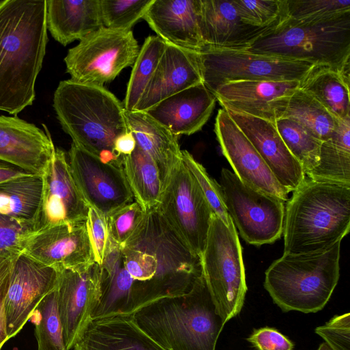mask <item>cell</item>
Segmentation results:
<instances>
[{
	"mask_svg": "<svg viewBox=\"0 0 350 350\" xmlns=\"http://www.w3.org/2000/svg\"><path fill=\"white\" fill-rule=\"evenodd\" d=\"M20 254L11 252L0 253V350L9 340L6 332L5 300L12 271Z\"/></svg>",
	"mask_w": 350,
	"mask_h": 350,
	"instance_id": "obj_46",
	"label": "cell"
},
{
	"mask_svg": "<svg viewBox=\"0 0 350 350\" xmlns=\"http://www.w3.org/2000/svg\"><path fill=\"white\" fill-rule=\"evenodd\" d=\"M121 168L135 202L142 210L147 212L157 207L162 183L153 159L136 145L130 155L122 157Z\"/></svg>",
	"mask_w": 350,
	"mask_h": 350,
	"instance_id": "obj_30",
	"label": "cell"
},
{
	"mask_svg": "<svg viewBox=\"0 0 350 350\" xmlns=\"http://www.w3.org/2000/svg\"><path fill=\"white\" fill-rule=\"evenodd\" d=\"M140 48L133 31L104 27L88 34L70 49L64 58L70 80L103 86L123 69L134 64Z\"/></svg>",
	"mask_w": 350,
	"mask_h": 350,
	"instance_id": "obj_10",
	"label": "cell"
},
{
	"mask_svg": "<svg viewBox=\"0 0 350 350\" xmlns=\"http://www.w3.org/2000/svg\"><path fill=\"white\" fill-rule=\"evenodd\" d=\"M121 249L124 267L133 279L124 314L133 315L159 299L184 295L202 273L200 257L178 237L156 207L145 213Z\"/></svg>",
	"mask_w": 350,
	"mask_h": 350,
	"instance_id": "obj_1",
	"label": "cell"
},
{
	"mask_svg": "<svg viewBox=\"0 0 350 350\" xmlns=\"http://www.w3.org/2000/svg\"><path fill=\"white\" fill-rule=\"evenodd\" d=\"M72 350H168L136 324L133 315L118 314L92 320Z\"/></svg>",
	"mask_w": 350,
	"mask_h": 350,
	"instance_id": "obj_26",
	"label": "cell"
},
{
	"mask_svg": "<svg viewBox=\"0 0 350 350\" xmlns=\"http://www.w3.org/2000/svg\"><path fill=\"white\" fill-rule=\"evenodd\" d=\"M46 28L63 46L82 38L103 27L99 0H49Z\"/></svg>",
	"mask_w": 350,
	"mask_h": 350,
	"instance_id": "obj_28",
	"label": "cell"
},
{
	"mask_svg": "<svg viewBox=\"0 0 350 350\" xmlns=\"http://www.w3.org/2000/svg\"><path fill=\"white\" fill-rule=\"evenodd\" d=\"M57 307L66 350H71L92 321L101 297V268L96 262L81 269L59 272Z\"/></svg>",
	"mask_w": 350,
	"mask_h": 350,
	"instance_id": "obj_14",
	"label": "cell"
},
{
	"mask_svg": "<svg viewBox=\"0 0 350 350\" xmlns=\"http://www.w3.org/2000/svg\"><path fill=\"white\" fill-rule=\"evenodd\" d=\"M46 2L0 1V110L16 115L35 99L48 42Z\"/></svg>",
	"mask_w": 350,
	"mask_h": 350,
	"instance_id": "obj_2",
	"label": "cell"
},
{
	"mask_svg": "<svg viewBox=\"0 0 350 350\" xmlns=\"http://www.w3.org/2000/svg\"><path fill=\"white\" fill-rule=\"evenodd\" d=\"M256 350H293L294 343L275 328L254 329L247 338Z\"/></svg>",
	"mask_w": 350,
	"mask_h": 350,
	"instance_id": "obj_47",
	"label": "cell"
},
{
	"mask_svg": "<svg viewBox=\"0 0 350 350\" xmlns=\"http://www.w3.org/2000/svg\"><path fill=\"white\" fill-rule=\"evenodd\" d=\"M17 116L0 115V159L42 176L55 150L50 133Z\"/></svg>",
	"mask_w": 350,
	"mask_h": 350,
	"instance_id": "obj_21",
	"label": "cell"
},
{
	"mask_svg": "<svg viewBox=\"0 0 350 350\" xmlns=\"http://www.w3.org/2000/svg\"><path fill=\"white\" fill-rule=\"evenodd\" d=\"M284 208V254L319 252L350 229V185L306 176Z\"/></svg>",
	"mask_w": 350,
	"mask_h": 350,
	"instance_id": "obj_3",
	"label": "cell"
},
{
	"mask_svg": "<svg viewBox=\"0 0 350 350\" xmlns=\"http://www.w3.org/2000/svg\"><path fill=\"white\" fill-rule=\"evenodd\" d=\"M215 133L223 155L245 184L285 202L288 192L278 182L257 150L223 108L217 114Z\"/></svg>",
	"mask_w": 350,
	"mask_h": 350,
	"instance_id": "obj_16",
	"label": "cell"
},
{
	"mask_svg": "<svg viewBox=\"0 0 350 350\" xmlns=\"http://www.w3.org/2000/svg\"><path fill=\"white\" fill-rule=\"evenodd\" d=\"M42 190V176L33 174L0 184V215L33 226Z\"/></svg>",
	"mask_w": 350,
	"mask_h": 350,
	"instance_id": "obj_32",
	"label": "cell"
},
{
	"mask_svg": "<svg viewBox=\"0 0 350 350\" xmlns=\"http://www.w3.org/2000/svg\"><path fill=\"white\" fill-rule=\"evenodd\" d=\"M340 241L316 252L283 255L265 271L264 287L284 312L321 310L340 276Z\"/></svg>",
	"mask_w": 350,
	"mask_h": 350,
	"instance_id": "obj_7",
	"label": "cell"
},
{
	"mask_svg": "<svg viewBox=\"0 0 350 350\" xmlns=\"http://www.w3.org/2000/svg\"><path fill=\"white\" fill-rule=\"evenodd\" d=\"M306 176L350 185V144L332 137L323 142L318 165Z\"/></svg>",
	"mask_w": 350,
	"mask_h": 350,
	"instance_id": "obj_37",
	"label": "cell"
},
{
	"mask_svg": "<svg viewBox=\"0 0 350 350\" xmlns=\"http://www.w3.org/2000/svg\"><path fill=\"white\" fill-rule=\"evenodd\" d=\"M101 268V297L92 320L124 314L129 306L133 279L123 265L122 249L110 238Z\"/></svg>",
	"mask_w": 350,
	"mask_h": 350,
	"instance_id": "obj_29",
	"label": "cell"
},
{
	"mask_svg": "<svg viewBox=\"0 0 350 350\" xmlns=\"http://www.w3.org/2000/svg\"><path fill=\"white\" fill-rule=\"evenodd\" d=\"M202 82L198 53L166 43L135 111H146L163 99Z\"/></svg>",
	"mask_w": 350,
	"mask_h": 350,
	"instance_id": "obj_22",
	"label": "cell"
},
{
	"mask_svg": "<svg viewBox=\"0 0 350 350\" xmlns=\"http://www.w3.org/2000/svg\"><path fill=\"white\" fill-rule=\"evenodd\" d=\"M200 17V0H154L143 19L165 42L198 53Z\"/></svg>",
	"mask_w": 350,
	"mask_h": 350,
	"instance_id": "obj_23",
	"label": "cell"
},
{
	"mask_svg": "<svg viewBox=\"0 0 350 350\" xmlns=\"http://www.w3.org/2000/svg\"><path fill=\"white\" fill-rule=\"evenodd\" d=\"M57 118L72 144L105 163L121 167L114 150L118 137L129 131L124 107L103 86L59 82L53 96Z\"/></svg>",
	"mask_w": 350,
	"mask_h": 350,
	"instance_id": "obj_4",
	"label": "cell"
},
{
	"mask_svg": "<svg viewBox=\"0 0 350 350\" xmlns=\"http://www.w3.org/2000/svg\"><path fill=\"white\" fill-rule=\"evenodd\" d=\"M30 174H33L14 164L0 159V184Z\"/></svg>",
	"mask_w": 350,
	"mask_h": 350,
	"instance_id": "obj_49",
	"label": "cell"
},
{
	"mask_svg": "<svg viewBox=\"0 0 350 350\" xmlns=\"http://www.w3.org/2000/svg\"><path fill=\"white\" fill-rule=\"evenodd\" d=\"M182 159L196 179L213 213L226 225L231 220L224 203L222 188L211 178L202 165L187 150H182Z\"/></svg>",
	"mask_w": 350,
	"mask_h": 350,
	"instance_id": "obj_41",
	"label": "cell"
},
{
	"mask_svg": "<svg viewBox=\"0 0 350 350\" xmlns=\"http://www.w3.org/2000/svg\"><path fill=\"white\" fill-rule=\"evenodd\" d=\"M23 253L59 272L81 269L94 262L86 221L36 232L27 241Z\"/></svg>",
	"mask_w": 350,
	"mask_h": 350,
	"instance_id": "obj_18",
	"label": "cell"
},
{
	"mask_svg": "<svg viewBox=\"0 0 350 350\" xmlns=\"http://www.w3.org/2000/svg\"><path fill=\"white\" fill-rule=\"evenodd\" d=\"M145 213L133 201L106 215L110 238L122 247L133 234Z\"/></svg>",
	"mask_w": 350,
	"mask_h": 350,
	"instance_id": "obj_42",
	"label": "cell"
},
{
	"mask_svg": "<svg viewBox=\"0 0 350 350\" xmlns=\"http://www.w3.org/2000/svg\"><path fill=\"white\" fill-rule=\"evenodd\" d=\"M282 118L296 122L322 142L329 138L338 120L300 88L291 96Z\"/></svg>",
	"mask_w": 350,
	"mask_h": 350,
	"instance_id": "obj_33",
	"label": "cell"
},
{
	"mask_svg": "<svg viewBox=\"0 0 350 350\" xmlns=\"http://www.w3.org/2000/svg\"><path fill=\"white\" fill-rule=\"evenodd\" d=\"M42 179L41 201L33 224L36 232L87 220L90 206L73 179L64 150L55 148Z\"/></svg>",
	"mask_w": 350,
	"mask_h": 350,
	"instance_id": "obj_13",
	"label": "cell"
},
{
	"mask_svg": "<svg viewBox=\"0 0 350 350\" xmlns=\"http://www.w3.org/2000/svg\"><path fill=\"white\" fill-rule=\"evenodd\" d=\"M154 0H99L103 26L116 31H131L143 18Z\"/></svg>",
	"mask_w": 350,
	"mask_h": 350,
	"instance_id": "obj_38",
	"label": "cell"
},
{
	"mask_svg": "<svg viewBox=\"0 0 350 350\" xmlns=\"http://www.w3.org/2000/svg\"><path fill=\"white\" fill-rule=\"evenodd\" d=\"M350 12V0H286L287 17L295 21H317Z\"/></svg>",
	"mask_w": 350,
	"mask_h": 350,
	"instance_id": "obj_40",
	"label": "cell"
},
{
	"mask_svg": "<svg viewBox=\"0 0 350 350\" xmlns=\"http://www.w3.org/2000/svg\"><path fill=\"white\" fill-rule=\"evenodd\" d=\"M198 55L203 83L212 93L219 86L235 81L301 82L318 66L308 62L256 53L246 49L206 47Z\"/></svg>",
	"mask_w": 350,
	"mask_h": 350,
	"instance_id": "obj_9",
	"label": "cell"
},
{
	"mask_svg": "<svg viewBox=\"0 0 350 350\" xmlns=\"http://www.w3.org/2000/svg\"><path fill=\"white\" fill-rule=\"evenodd\" d=\"M267 29L243 23L233 0H200L203 49H247Z\"/></svg>",
	"mask_w": 350,
	"mask_h": 350,
	"instance_id": "obj_25",
	"label": "cell"
},
{
	"mask_svg": "<svg viewBox=\"0 0 350 350\" xmlns=\"http://www.w3.org/2000/svg\"><path fill=\"white\" fill-rule=\"evenodd\" d=\"M297 81H241L219 86L213 94L224 109L240 111L271 122L282 118Z\"/></svg>",
	"mask_w": 350,
	"mask_h": 350,
	"instance_id": "obj_19",
	"label": "cell"
},
{
	"mask_svg": "<svg viewBox=\"0 0 350 350\" xmlns=\"http://www.w3.org/2000/svg\"><path fill=\"white\" fill-rule=\"evenodd\" d=\"M332 350H350V314L336 315L315 329Z\"/></svg>",
	"mask_w": 350,
	"mask_h": 350,
	"instance_id": "obj_44",
	"label": "cell"
},
{
	"mask_svg": "<svg viewBox=\"0 0 350 350\" xmlns=\"http://www.w3.org/2000/svg\"><path fill=\"white\" fill-rule=\"evenodd\" d=\"M68 157L73 179L90 206L107 215L133 202V193L120 166L103 163L74 144Z\"/></svg>",
	"mask_w": 350,
	"mask_h": 350,
	"instance_id": "obj_15",
	"label": "cell"
},
{
	"mask_svg": "<svg viewBox=\"0 0 350 350\" xmlns=\"http://www.w3.org/2000/svg\"><path fill=\"white\" fill-rule=\"evenodd\" d=\"M133 133L129 131L117 137L114 142V150L119 157L130 155L136 147Z\"/></svg>",
	"mask_w": 350,
	"mask_h": 350,
	"instance_id": "obj_48",
	"label": "cell"
},
{
	"mask_svg": "<svg viewBox=\"0 0 350 350\" xmlns=\"http://www.w3.org/2000/svg\"><path fill=\"white\" fill-rule=\"evenodd\" d=\"M275 124L285 145L301 163L306 175L318 165L322 142L289 118H280Z\"/></svg>",
	"mask_w": 350,
	"mask_h": 350,
	"instance_id": "obj_36",
	"label": "cell"
},
{
	"mask_svg": "<svg viewBox=\"0 0 350 350\" xmlns=\"http://www.w3.org/2000/svg\"><path fill=\"white\" fill-rule=\"evenodd\" d=\"M219 184L227 212L245 241L260 246L280 239L284 202L245 184L226 168L221 171Z\"/></svg>",
	"mask_w": 350,
	"mask_h": 350,
	"instance_id": "obj_12",
	"label": "cell"
},
{
	"mask_svg": "<svg viewBox=\"0 0 350 350\" xmlns=\"http://www.w3.org/2000/svg\"><path fill=\"white\" fill-rule=\"evenodd\" d=\"M156 208L178 237L200 258L213 212L183 159L163 185Z\"/></svg>",
	"mask_w": 350,
	"mask_h": 350,
	"instance_id": "obj_11",
	"label": "cell"
},
{
	"mask_svg": "<svg viewBox=\"0 0 350 350\" xmlns=\"http://www.w3.org/2000/svg\"><path fill=\"white\" fill-rule=\"evenodd\" d=\"M124 116L129 131L133 133L137 146L156 163L163 188L172 171L182 159L178 136L146 111L124 109Z\"/></svg>",
	"mask_w": 350,
	"mask_h": 350,
	"instance_id": "obj_27",
	"label": "cell"
},
{
	"mask_svg": "<svg viewBox=\"0 0 350 350\" xmlns=\"http://www.w3.org/2000/svg\"><path fill=\"white\" fill-rule=\"evenodd\" d=\"M299 88L336 118L350 116L349 81L340 72L318 66L301 82Z\"/></svg>",
	"mask_w": 350,
	"mask_h": 350,
	"instance_id": "obj_31",
	"label": "cell"
},
{
	"mask_svg": "<svg viewBox=\"0 0 350 350\" xmlns=\"http://www.w3.org/2000/svg\"><path fill=\"white\" fill-rule=\"evenodd\" d=\"M224 109L257 150L280 185L289 193L295 191L305 180L306 175L301 163L285 145L275 124L240 111Z\"/></svg>",
	"mask_w": 350,
	"mask_h": 350,
	"instance_id": "obj_20",
	"label": "cell"
},
{
	"mask_svg": "<svg viewBox=\"0 0 350 350\" xmlns=\"http://www.w3.org/2000/svg\"><path fill=\"white\" fill-rule=\"evenodd\" d=\"M216 101L202 82L163 99L146 112L174 135H190L206 123Z\"/></svg>",
	"mask_w": 350,
	"mask_h": 350,
	"instance_id": "obj_24",
	"label": "cell"
},
{
	"mask_svg": "<svg viewBox=\"0 0 350 350\" xmlns=\"http://www.w3.org/2000/svg\"><path fill=\"white\" fill-rule=\"evenodd\" d=\"M29 320L35 326L38 350H66L57 307V288L41 300Z\"/></svg>",
	"mask_w": 350,
	"mask_h": 350,
	"instance_id": "obj_35",
	"label": "cell"
},
{
	"mask_svg": "<svg viewBox=\"0 0 350 350\" xmlns=\"http://www.w3.org/2000/svg\"><path fill=\"white\" fill-rule=\"evenodd\" d=\"M35 232L32 224L0 215V253H22L27 241Z\"/></svg>",
	"mask_w": 350,
	"mask_h": 350,
	"instance_id": "obj_43",
	"label": "cell"
},
{
	"mask_svg": "<svg viewBox=\"0 0 350 350\" xmlns=\"http://www.w3.org/2000/svg\"><path fill=\"white\" fill-rule=\"evenodd\" d=\"M200 261L216 312L226 323L242 310L247 289L241 245L232 219L226 226L212 215Z\"/></svg>",
	"mask_w": 350,
	"mask_h": 350,
	"instance_id": "obj_8",
	"label": "cell"
},
{
	"mask_svg": "<svg viewBox=\"0 0 350 350\" xmlns=\"http://www.w3.org/2000/svg\"><path fill=\"white\" fill-rule=\"evenodd\" d=\"M133 317L144 332L168 350H215L225 325L202 273L184 295L152 301Z\"/></svg>",
	"mask_w": 350,
	"mask_h": 350,
	"instance_id": "obj_5",
	"label": "cell"
},
{
	"mask_svg": "<svg viewBox=\"0 0 350 350\" xmlns=\"http://www.w3.org/2000/svg\"><path fill=\"white\" fill-rule=\"evenodd\" d=\"M86 223L93 247L94 262L101 265L110 243L106 215L90 206Z\"/></svg>",
	"mask_w": 350,
	"mask_h": 350,
	"instance_id": "obj_45",
	"label": "cell"
},
{
	"mask_svg": "<svg viewBox=\"0 0 350 350\" xmlns=\"http://www.w3.org/2000/svg\"><path fill=\"white\" fill-rule=\"evenodd\" d=\"M165 45L166 42L157 36H149L146 38L133 65L123 103L125 110H135Z\"/></svg>",
	"mask_w": 350,
	"mask_h": 350,
	"instance_id": "obj_34",
	"label": "cell"
},
{
	"mask_svg": "<svg viewBox=\"0 0 350 350\" xmlns=\"http://www.w3.org/2000/svg\"><path fill=\"white\" fill-rule=\"evenodd\" d=\"M59 271L24 253L13 267L5 300L6 332L8 339L17 334L41 300L55 289Z\"/></svg>",
	"mask_w": 350,
	"mask_h": 350,
	"instance_id": "obj_17",
	"label": "cell"
},
{
	"mask_svg": "<svg viewBox=\"0 0 350 350\" xmlns=\"http://www.w3.org/2000/svg\"><path fill=\"white\" fill-rule=\"evenodd\" d=\"M246 49L329 67L349 80L350 12L309 21L286 16L256 38Z\"/></svg>",
	"mask_w": 350,
	"mask_h": 350,
	"instance_id": "obj_6",
	"label": "cell"
},
{
	"mask_svg": "<svg viewBox=\"0 0 350 350\" xmlns=\"http://www.w3.org/2000/svg\"><path fill=\"white\" fill-rule=\"evenodd\" d=\"M245 24L262 29L278 25L286 15V0H233Z\"/></svg>",
	"mask_w": 350,
	"mask_h": 350,
	"instance_id": "obj_39",
	"label": "cell"
},
{
	"mask_svg": "<svg viewBox=\"0 0 350 350\" xmlns=\"http://www.w3.org/2000/svg\"><path fill=\"white\" fill-rule=\"evenodd\" d=\"M317 350H332L326 342L321 343Z\"/></svg>",
	"mask_w": 350,
	"mask_h": 350,
	"instance_id": "obj_50",
	"label": "cell"
}]
</instances>
